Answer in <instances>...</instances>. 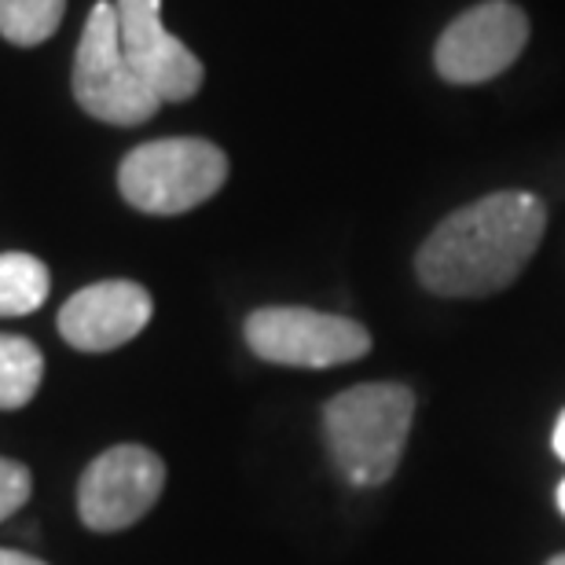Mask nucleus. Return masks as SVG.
Returning a JSON list of instances; mask_svg holds the SVG:
<instances>
[{
    "mask_svg": "<svg viewBox=\"0 0 565 565\" xmlns=\"http://www.w3.org/2000/svg\"><path fill=\"white\" fill-rule=\"evenodd\" d=\"M547 565H565V555H558V558H551Z\"/></svg>",
    "mask_w": 565,
    "mask_h": 565,
    "instance_id": "nucleus-17",
    "label": "nucleus"
},
{
    "mask_svg": "<svg viewBox=\"0 0 565 565\" xmlns=\"http://www.w3.org/2000/svg\"><path fill=\"white\" fill-rule=\"evenodd\" d=\"M52 290V276L33 254H0V316L38 312Z\"/></svg>",
    "mask_w": 565,
    "mask_h": 565,
    "instance_id": "nucleus-11",
    "label": "nucleus"
},
{
    "mask_svg": "<svg viewBox=\"0 0 565 565\" xmlns=\"http://www.w3.org/2000/svg\"><path fill=\"white\" fill-rule=\"evenodd\" d=\"M166 489V462L143 445H115L96 456L77 481V514L93 533L137 525Z\"/></svg>",
    "mask_w": 565,
    "mask_h": 565,
    "instance_id": "nucleus-6",
    "label": "nucleus"
},
{
    "mask_svg": "<svg viewBox=\"0 0 565 565\" xmlns=\"http://www.w3.org/2000/svg\"><path fill=\"white\" fill-rule=\"evenodd\" d=\"M74 99L85 115L107 126H140L162 107V99L147 88L137 66L121 52L118 11L110 0H99L85 19L74 55Z\"/></svg>",
    "mask_w": 565,
    "mask_h": 565,
    "instance_id": "nucleus-4",
    "label": "nucleus"
},
{
    "mask_svg": "<svg viewBox=\"0 0 565 565\" xmlns=\"http://www.w3.org/2000/svg\"><path fill=\"white\" fill-rule=\"evenodd\" d=\"M246 345L268 364L279 367H338L367 356L371 334L349 316L273 305L246 320Z\"/></svg>",
    "mask_w": 565,
    "mask_h": 565,
    "instance_id": "nucleus-5",
    "label": "nucleus"
},
{
    "mask_svg": "<svg viewBox=\"0 0 565 565\" xmlns=\"http://www.w3.org/2000/svg\"><path fill=\"white\" fill-rule=\"evenodd\" d=\"M415 419V393L401 382H364L331 397L323 437L338 473L356 489H379L401 467Z\"/></svg>",
    "mask_w": 565,
    "mask_h": 565,
    "instance_id": "nucleus-2",
    "label": "nucleus"
},
{
    "mask_svg": "<svg viewBox=\"0 0 565 565\" xmlns=\"http://www.w3.org/2000/svg\"><path fill=\"white\" fill-rule=\"evenodd\" d=\"M555 456L565 462V412L558 415V426H555Z\"/></svg>",
    "mask_w": 565,
    "mask_h": 565,
    "instance_id": "nucleus-15",
    "label": "nucleus"
},
{
    "mask_svg": "<svg viewBox=\"0 0 565 565\" xmlns=\"http://www.w3.org/2000/svg\"><path fill=\"white\" fill-rule=\"evenodd\" d=\"M66 0H0V33L11 44H41L63 22Z\"/></svg>",
    "mask_w": 565,
    "mask_h": 565,
    "instance_id": "nucleus-12",
    "label": "nucleus"
},
{
    "mask_svg": "<svg viewBox=\"0 0 565 565\" xmlns=\"http://www.w3.org/2000/svg\"><path fill=\"white\" fill-rule=\"evenodd\" d=\"M228 180V158L217 143L177 137L154 140L126 154L118 188L129 206L154 217H177L213 199Z\"/></svg>",
    "mask_w": 565,
    "mask_h": 565,
    "instance_id": "nucleus-3",
    "label": "nucleus"
},
{
    "mask_svg": "<svg viewBox=\"0 0 565 565\" xmlns=\"http://www.w3.org/2000/svg\"><path fill=\"white\" fill-rule=\"evenodd\" d=\"M547 228L544 202L529 191H495L456 210L423 243L415 268L440 298H484L522 276Z\"/></svg>",
    "mask_w": 565,
    "mask_h": 565,
    "instance_id": "nucleus-1",
    "label": "nucleus"
},
{
    "mask_svg": "<svg viewBox=\"0 0 565 565\" xmlns=\"http://www.w3.org/2000/svg\"><path fill=\"white\" fill-rule=\"evenodd\" d=\"M154 316V301L140 282L104 279L77 290L60 309V334L82 353H110L132 342Z\"/></svg>",
    "mask_w": 565,
    "mask_h": 565,
    "instance_id": "nucleus-9",
    "label": "nucleus"
},
{
    "mask_svg": "<svg viewBox=\"0 0 565 565\" xmlns=\"http://www.w3.org/2000/svg\"><path fill=\"white\" fill-rule=\"evenodd\" d=\"M118 38L126 60L162 104H184L199 93L202 63L162 26V0H118Z\"/></svg>",
    "mask_w": 565,
    "mask_h": 565,
    "instance_id": "nucleus-8",
    "label": "nucleus"
},
{
    "mask_svg": "<svg viewBox=\"0 0 565 565\" xmlns=\"http://www.w3.org/2000/svg\"><path fill=\"white\" fill-rule=\"evenodd\" d=\"M0 565H44V562H41V558L22 555V551H8V547H0Z\"/></svg>",
    "mask_w": 565,
    "mask_h": 565,
    "instance_id": "nucleus-14",
    "label": "nucleus"
},
{
    "mask_svg": "<svg viewBox=\"0 0 565 565\" xmlns=\"http://www.w3.org/2000/svg\"><path fill=\"white\" fill-rule=\"evenodd\" d=\"M558 511L565 514V481L558 484Z\"/></svg>",
    "mask_w": 565,
    "mask_h": 565,
    "instance_id": "nucleus-16",
    "label": "nucleus"
},
{
    "mask_svg": "<svg viewBox=\"0 0 565 565\" xmlns=\"http://www.w3.org/2000/svg\"><path fill=\"white\" fill-rule=\"evenodd\" d=\"M33 492V473L15 459L0 456V522L11 518Z\"/></svg>",
    "mask_w": 565,
    "mask_h": 565,
    "instance_id": "nucleus-13",
    "label": "nucleus"
},
{
    "mask_svg": "<svg viewBox=\"0 0 565 565\" xmlns=\"http://www.w3.org/2000/svg\"><path fill=\"white\" fill-rule=\"evenodd\" d=\"M529 41L525 11L511 0H484L462 11L440 33L434 63L437 74L451 85H481L500 77L522 55Z\"/></svg>",
    "mask_w": 565,
    "mask_h": 565,
    "instance_id": "nucleus-7",
    "label": "nucleus"
},
{
    "mask_svg": "<svg viewBox=\"0 0 565 565\" xmlns=\"http://www.w3.org/2000/svg\"><path fill=\"white\" fill-rule=\"evenodd\" d=\"M44 356L30 338L0 334V412H19L38 397Z\"/></svg>",
    "mask_w": 565,
    "mask_h": 565,
    "instance_id": "nucleus-10",
    "label": "nucleus"
}]
</instances>
